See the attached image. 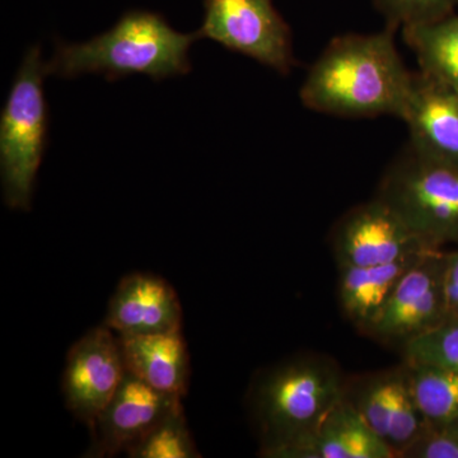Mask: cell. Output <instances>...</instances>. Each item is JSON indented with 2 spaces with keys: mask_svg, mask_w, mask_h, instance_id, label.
Here are the masks:
<instances>
[{
  "mask_svg": "<svg viewBox=\"0 0 458 458\" xmlns=\"http://www.w3.org/2000/svg\"><path fill=\"white\" fill-rule=\"evenodd\" d=\"M387 25L375 33L337 36L310 68L301 87L303 106L348 119H401L412 72L401 59Z\"/></svg>",
  "mask_w": 458,
  "mask_h": 458,
  "instance_id": "obj_1",
  "label": "cell"
},
{
  "mask_svg": "<svg viewBox=\"0 0 458 458\" xmlns=\"http://www.w3.org/2000/svg\"><path fill=\"white\" fill-rule=\"evenodd\" d=\"M197 40V32L176 31L162 14L134 9L89 41H55V51L45 66L47 75L66 80L98 74L114 82L141 74L159 82L192 71L189 51Z\"/></svg>",
  "mask_w": 458,
  "mask_h": 458,
  "instance_id": "obj_2",
  "label": "cell"
},
{
  "mask_svg": "<svg viewBox=\"0 0 458 458\" xmlns=\"http://www.w3.org/2000/svg\"><path fill=\"white\" fill-rule=\"evenodd\" d=\"M345 393L339 369L322 358H300L264 373L251 393L261 456L285 458L312 437Z\"/></svg>",
  "mask_w": 458,
  "mask_h": 458,
  "instance_id": "obj_3",
  "label": "cell"
},
{
  "mask_svg": "<svg viewBox=\"0 0 458 458\" xmlns=\"http://www.w3.org/2000/svg\"><path fill=\"white\" fill-rule=\"evenodd\" d=\"M47 66L40 45L27 50L0 116V176L8 209L29 212L49 140Z\"/></svg>",
  "mask_w": 458,
  "mask_h": 458,
  "instance_id": "obj_4",
  "label": "cell"
},
{
  "mask_svg": "<svg viewBox=\"0 0 458 458\" xmlns=\"http://www.w3.org/2000/svg\"><path fill=\"white\" fill-rule=\"evenodd\" d=\"M377 198L400 214L432 249L458 246V165L408 146L388 165Z\"/></svg>",
  "mask_w": 458,
  "mask_h": 458,
  "instance_id": "obj_5",
  "label": "cell"
},
{
  "mask_svg": "<svg viewBox=\"0 0 458 458\" xmlns=\"http://www.w3.org/2000/svg\"><path fill=\"white\" fill-rule=\"evenodd\" d=\"M199 38L254 59L280 75L294 68L292 30L273 0H204Z\"/></svg>",
  "mask_w": 458,
  "mask_h": 458,
  "instance_id": "obj_6",
  "label": "cell"
},
{
  "mask_svg": "<svg viewBox=\"0 0 458 458\" xmlns=\"http://www.w3.org/2000/svg\"><path fill=\"white\" fill-rule=\"evenodd\" d=\"M447 252L429 250L400 280L367 334L401 346L448 318L445 276Z\"/></svg>",
  "mask_w": 458,
  "mask_h": 458,
  "instance_id": "obj_7",
  "label": "cell"
},
{
  "mask_svg": "<svg viewBox=\"0 0 458 458\" xmlns=\"http://www.w3.org/2000/svg\"><path fill=\"white\" fill-rule=\"evenodd\" d=\"M119 335L111 328H92L69 349L63 373L65 406L87 427L95 426L125 376Z\"/></svg>",
  "mask_w": 458,
  "mask_h": 458,
  "instance_id": "obj_8",
  "label": "cell"
},
{
  "mask_svg": "<svg viewBox=\"0 0 458 458\" xmlns=\"http://www.w3.org/2000/svg\"><path fill=\"white\" fill-rule=\"evenodd\" d=\"M339 265L373 267L432 250L386 201L373 198L349 210L334 229Z\"/></svg>",
  "mask_w": 458,
  "mask_h": 458,
  "instance_id": "obj_9",
  "label": "cell"
},
{
  "mask_svg": "<svg viewBox=\"0 0 458 458\" xmlns=\"http://www.w3.org/2000/svg\"><path fill=\"white\" fill-rule=\"evenodd\" d=\"M182 397L157 391L128 370L95 426L84 456L106 458L126 454L162 419L182 408Z\"/></svg>",
  "mask_w": 458,
  "mask_h": 458,
  "instance_id": "obj_10",
  "label": "cell"
},
{
  "mask_svg": "<svg viewBox=\"0 0 458 458\" xmlns=\"http://www.w3.org/2000/svg\"><path fill=\"white\" fill-rule=\"evenodd\" d=\"M104 325L117 335L177 333L182 327L179 295L162 276L128 274L111 295Z\"/></svg>",
  "mask_w": 458,
  "mask_h": 458,
  "instance_id": "obj_11",
  "label": "cell"
},
{
  "mask_svg": "<svg viewBox=\"0 0 458 458\" xmlns=\"http://www.w3.org/2000/svg\"><path fill=\"white\" fill-rule=\"evenodd\" d=\"M401 120L409 146L421 155L458 165V92L423 72H412Z\"/></svg>",
  "mask_w": 458,
  "mask_h": 458,
  "instance_id": "obj_12",
  "label": "cell"
},
{
  "mask_svg": "<svg viewBox=\"0 0 458 458\" xmlns=\"http://www.w3.org/2000/svg\"><path fill=\"white\" fill-rule=\"evenodd\" d=\"M125 369L161 393L183 397L190 384V355L181 331L119 335Z\"/></svg>",
  "mask_w": 458,
  "mask_h": 458,
  "instance_id": "obj_13",
  "label": "cell"
},
{
  "mask_svg": "<svg viewBox=\"0 0 458 458\" xmlns=\"http://www.w3.org/2000/svg\"><path fill=\"white\" fill-rule=\"evenodd\" d=\"M285 458H394V454L345 396L312 437L292 448Z\"/></svg>",
  "mask_w": 458,
  "mask_h": 458,
  "instance_id": "obj_14",
  "label": "cell"
},
{
  "mask_svg": "<svg viewBox=\"0 0 458 458\" xmlns=\"http://www.w3.org/2000/svg\"><path fill=\"white\" fill-rule=\"evenodd\" d=\"M428 251L429 250L399 261L373 267L339 265L340 303L346 318L367 333L385 309L400 280Z\"/></svg>",
  "mask_w": 458,
  "mask_h": 458,
  "instance_id": "obj_15",
  "label": "cell"
},
{
  "mask_svg": "<svg viewBox=\"0 0 458 458\" xmlns=\"http://www.w3.org/2000/svg\"><path fill=\"white\" fill-rule=\"evenodd\" d=\"M419 71L458 92V14L403 29Z\"/></svg>",
  "mask_w": 458,
  "mask_h": 458,
  "instance_id": "obj_16",
  "label": "cell"
},
{
  "mask_svg": "<svg viewBox=\"0 0 458 458\" xmlns=\"http://www.w3.org/2000/svg\"><path fill=\"white\" fill-rule=\"evenodd\" d=\"M419 411L429 424L450 426L458 419V372L430 364H403Z\"/></svg>",
  "mask_w": 458,
  "mask_h": 458,
  "instance_id": "obj_17",
  "label": "cell"
},
{
  "mask_svg": "<svg viewBox=\"0 0 458 458\" xmlns=\"http://www.w3.org/2000/svg\"><path fill=\"white\" fill-rule=\"evenodd\" d=\"M131 458H198L194 439L186 423L183 408L176 410L153 427L126 452Z\"/></svg>",
  "mask_w": 458,
  "mask_h": 458,
  "instance_id": "obj_18",
  "label": "cell"
},
{
  "mask_svg": "<svg viewBox=\"0 0 458 458\" xmlns=\"http://www.w3.org/2000/svg\"><path fill=\"white\" fill-rule=\"evenodd\" d=\"M406 361L430 364L458 372V318L443 324L403 346Z\"/></svg>",
  "mask_w": 458,
  "mask_h": 458,
  "instance_id": "obj_19",
  "label": "cell"
},
{
  "mask_svg": "<svg viewBox=\"0 0 458 458\" xmlns=\"http://www.w3.org/2000/svg\"><path fill=\"white\" fill-rule=\"evenodd\" d=\"M387 25L396 29L433 22L454 13L458 0H373Z\"/></svg>",
  "mask_w": 458,
  "mask_h": 458,
  "instance_id": "obj_20",
  "label": "cell"
},
{
  "mask_svg": "<svg viewBox=\"0 0 458 458\" xmlns=\"http://www.w3.org/2000/svg\"><path fill=\"white\" fill-rule=\"evenodd\" d=\"M401 458H458V437L447 426L428 423Z\"/></svg>",
  "mask_w": 458,
  "mask_h": 458,
  "instance_id": "obj_21",
  "label": "cell"
},
{
  "mask_svg": "<svg viewBox=\"0 0 458 458\" xmlns=\"http://www.w3.org/2000/svg\"><path fill=\"white\" fill-rule=\"evenodd\" d=\"M445 286L448 318H458V246L454 251L447 252Z\"/></svg>",
  "mask_w": 458,
  "mask_h": 458,
  "instance_id": "obj_22",
  "label": "cell"
},
{
  "mask_svg": "<svg viewBox=\"0 0 458 458\" xmlns=\"http://www.w3.org/2000/svg\"><path fill=\"white\" fill-rule=\"evenodd\" d=\"M447 427L450 428L452 432L456 434V436L458 437V419H456V420H454V423H451L450 426Z\"/></svg>",
  "mask_w": 458,
  "mask_h": 458,
  "instance_id": "obj_23",
  "label": "cell"
}]
</instances>
